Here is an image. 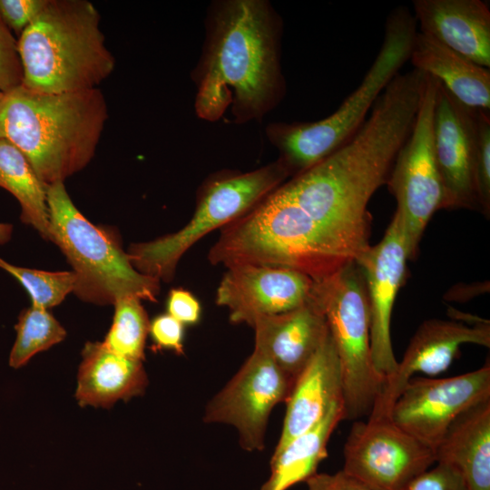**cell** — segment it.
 <instances>
[{"mask_svg":"<svg viewBox=\"0 0 490 490\" xmlns=\"http://www.w3.org/2000/svg\"><path fill=\"white\" fill-rule=\"evenodd\" d=\"M423 90L417 72L397 74L344 145L221 228L210 262L287 268L315 281L356 262L370 246L368 203L412 131Z\"/></svg>","mask_w":490,"mask_h":490,"instance_id":"6da1fadb","label":"cell"},{"mask_svg":"<svg viewBox=\"0 0 490 490\" xmlns=\"http://www.w3.org/2000/svg\"><path fill=\"white\" fill-rule=\"evenodd\" d=\"M191 71L196 116L209 122L261 121L283 100V20L268 0H214Z\"/></svg>","mask_w":490,"mask_h":490,"instance_id":"7a4b0ae2","label":"cell"},{"mask_svg":"<svg viewBox=\"0 0 490 490\" xmlns=\"http://www.w3.org/2000/svg\"><path fill=\"white\" fill-rule=\"evenodd\" d=\"M107 118L106 100L98 88L44 93L21 85L5 94L0 139L16 147L49 186L90 162Z\"/></svg>","mask_w":490,"mask_h":490,"instance_id":"3957f363","label":"cell"},{"mask_svg":"<svg viewBox=\"0 0 490 490\" xmlns=\"http://www.w3.org/2000/svg\"><path fill=\"white\" fill-rule=\"evenodd\" d=\"M100 15L86 0H47L20 34L22 86L44 93L98 88L113 71Z\"/></svg>","mask_w":490,"mask_h":490,"instance_id":"277c9868","label":"cell"},{"mask_svg":"<svg viewBox=\"0 0 490 490\" xmlns=\"http://www.w3.org/2000/svg\"><path fill=\"white\" fill-rule=\"evenodd\" d=\"M416 25L407 6L393 9L371 66L335 112L318 121L275 122L266 126V137L279 152L277 160L290 177L329 156L360 129L379 95L409 61Z\"/></svg>","mask_w":490,"mask_h":490,"instance_id":"5b68a950","label":"cell"},{"mask_svg":"<svg viewBox=\"0 0 490 490\" xmlns=\"http://www.w3.org/2000/svg\"><path fill=\"white\" fill-rule=\"evenodd\" d=\"M50 240L76 276L74 292L83 300L113 304L123 297L157 301L160 280L139 272L111 230L93 224L75 207L64 182L47 186Z\"/></svg>","mask_w":490,"mask_h":490,"instance_id":"8992f818","label":"cell"},{"mask_svg":"<svg viewBox=\"0 0 490 490\" xmlns=\"http://www.w3.org/2000/svg\"><path fill=\"white\" fill-rule=\"evenodd\" d=\"M289 177L279 160L246 172L211 176L201 186L195 211L183 228L131 245L127 253L132 266L144 275L170 281L183 254L199 240L247 213Z\"/></svg>","mask_w":490,"mask_h":490,"instance_id":"52a82bcc","label":"cell"},{"mask_svg":"<svg viewBox=\"0 0 490 490\" xmlns=\"http://www.w3.org/2000/svg\"><path fill=\"white\" fill-rule=\"evenodd\" d=\"M314 297L325 315L338 358L344 420L368 416L383 381L372 362L368 297L358 265L351 262L316 281Z\"/></svg>","mask_w":490,"mask_h":490,"instance_id":"ba28073f","label":"cell"},{"mask_svg":"<svg viewBox=\"0 0 490 490\" xmlns=\"http://www.w3.org/2000/svg\"><path fill=\"white\" fill-rule=\"evenodd\" d=\"M438 81L426 74L423 94L412 131L399 149L387 185L397 201L409 260L416 256L431 217L445 208V192L433 148V119Z\"/></svg>","mask_w":490,"mask_h":490,"instance_id":"9c48e42d","label":"cell"},{"mask_svg":"<svg viewBox=\"0 0 490 490\" xmlns=\"http://www.w3.org/2000/svg\"><path fill=\"white\" fill-rule=\"evenodd\" d=\"M295 381L254 348L234 376L207 404L203 421L226 424L238 432L245 451H261L272 409L286 402Z\"/></svg>","mask_w":490,"mask_h":490,"instance_id":"30bf717a","label":"cell"},{"mask_svg":"<svg viewBox=\"0 0 490 490\" xmlns=\"http://www.w3.org/2000/svg\"><path fill=\"white\" fill-rule=\"evenodd\" d=\"M343 454V470L372 490H405L436 464L435 452L390 418L354 421Z\"/></svg>","mask_w":490,"mask_h":490,"instance_id":"8fae6325","label":"cell"},{"mask_svg":"<svg viewBox=\"0 0 490 490\" xmlns=\"http://www.w3.org/2000/svg\"><path fill=\"white\" fill-rule=\"evenodd\" d=\"M490 398V364L446 378L411 377L393 404L389 418L434 452L452 421Z\"/></svg>","mask_w":490,"mask_h":490,"instance_id":"7c38bea8","label":"cell"},{"mask_svg":"<svg viewBox=\"0 0 490 490\" xmlns=\"http://www.w3.org/2000/svg\"><path fill=\"white\" fill-rule=\"evenodd\" d=\"M408 260L402 224L394 214L382 240L369 246L356 261L367 290L372 362L383 384L397 369L390 324L397 295L406 280Z\"/></svg>","mask_w":490,"mask_h":490,"instance_id":"4fadbf2b","label":"cell"},{"mask_svg":"<svg viewBox=\"0 0 490 490\" xmlns=\"http://www.w3.org/2000/svg\"><path fill=\"white\" fill-rule=\"evenodd\" d=\"M316 281L287 268L239 264L227 268L216 303L229 311L232 323L252 326L261 317L292 310L309 301Z\"/></svg>","mask_w":490,"mask_h":490,"instance_id":"5bb4252c","label":"cell"},{"mask_svg":"<svg viewBox=\"0 0 490 490\" xmlns=\"http://www.w3.org/2000/svg\"><path fill=\"white\" fill-rule=\"evenodd\" d=\"M439 82L433 119L434 154L445 192V208L477 211L474 188L477 113Z\"/></svg>","mask_w":490,"mask_h":490,"instance_id":"9a60e30c","label":"cell"},{"mask_svg":"<svg viewBox=\"0 0 490 490\" xmlns=\"http://www.w3.org/2000/svg\"><path fill=\"white\" fill-rule=\"evenodd\" d=\"M466 343L489 348V321L484 319L475 325L437 318L424 321L412 337L396 373L383 384L368 417L389 418L393 404L415 374L436 376L446 371Z\"/></svg>","mask_w":490,"mask_h":490,"instance_id":"2e32d148","label":"cell"},{"mask_svg":"<svg viewBox=\"0 0 490 490\" xmlns=\"http://www.w3.org/2000/svg\"><path fill=\"white\" fill-rule=\"evenodd\" d=\"M255 347L294 381L309 363L328 333L323 310L314 294L292 310L257 318Z\"/></svg>","mask_w":490,"mask_h":490,"instance_id":"e0dca14e","label":"cell"},{"mask_svg":"<svg viewBox=\"0 0 490 490\" xmlns=\"http://www.w3.org/2000/svg\"><path fill=\"white\" fill-rule=\"evenodd\" d=\"M420 33L490 68V9L482 0H414Z\"/></svg>","mask_w":490,"mask_h":490,"instance_id":"ac0fdd59","label":"cell"},{"mask_svg":"<svg viewBox=\"0 0 490 490\" xmlns=\"http://www.w3.org/2000/svg\"><path fill=\"white\" fill-rule=\"evenodd\" d=\"M343 387L336 348L329 332L299 376L286 401L282 430L273 453L318 424L337 403Z\"/></svg>","mask_w":490,"mask_h":490,"instance_id":"d6986e66","label":"cell"},{"mask_svg":"<svg viewBox=\"0 0 490 490\" xmlns=\"http://www.w3.org/2000/svg\"><path fill=\"white\" fill-rule=\"evenodd\" d=\"M82 356L75 392L80 406L107 408L144 393L148 377L142 360L118 355L103 342H87Z\"/></svg>","mask_w":490,"mask_h":490,"instance_id":"ffe728a7","label":"cell"},{"mask_svg":"<svg viewBox=\"0 0 490 490\" xmlns=\"http://www.w3.org/2000/svg\"><path fill=\"white\" fill-rule=\"evenodd\" d=\"M436 463L454 467L468 490H490V398L461 412L435 449Z\"/></svg>","mask_w":490,"mask_h":490,"instance_id":"44dd1931","label":"cell"},{"mask_svg":"<svg viewBox=\"0 0 490 490\" xmlns=\"http://www.w3.org/2000/svg\"><path fill=\"white\" fill-rule=\"evenodd\" d=\"M409 61L414 69L435 77L463 104L490 111V70L436 39L417 32Z\"/></svg>","mask_w":490,"mask_h":490,"instance_id":"7402d4cb","label":"cell"},{"mask_svg":"<svg viewBox=\"0 0 490 490\" xmlns=\"http://www.w3.org/2000/svg\"><path fill=\"white\" fill-rule=\"evenodd\" d=\"M343 420V403L339 402L332 406L318 424L273 453L270 476L260 490H288L315 475L320 462L328 456L327 446L332 432Z\"/></svg>","mask_w":490,"mask_h":490,"instance_id":"603a6c76","label":"cell"},{"mask_svg":"<svg viewBox=\"0 0 490 490\" xmlns=\"http://www.w3.org/2000/svg\"><path fill=\"white\" fill-rule=\"evenodd\" d=\"M0 187L19 201L22 221L50 240L47 186L40 181L24 155L4 139H0Z\"/></svg>","mask_w":490,"mask_h":490,"instance_id":"cb8c5ba5","label":"cell"},{"mask_svg":"<svg viewBox=\"0 0 490 490\" xmlns=\"http://www.w3.org/2000/svg\"><path fill=\"white\" fill-rule=\"evenodd\" d=\"M15 330L16 338L9 356V365L14 368L25 365L36 353L61 342L66 335L47 309L34 306L20 313Z\"/></svg>","mask_w":490,"mask_h":490,"instance_id":"d4e9b609","label":"cell"},{"mask_svg":"<svg viewBox=\"0 0 490 490\" xmlns=\"http://www.w3.org/2000/svg\"><path fill=\"white\" fill-rule=\"evenodd\" d=\"M113 305V323L103 344L118 355L143 360L150 320L141 299L123 297Z\"/></svg>","mask_w":490,"mask_h":490,"instance_id":"484cf974","label":"cell"},{"mask_svg":"<svg viewBox=\"0 0 490 490\" xmlns=\"http://www.w3.org/2000/svg\"><path fill=\"white\" fill-rule=\"evenodd\" d=\"M0 268L15 278L28 292L32 306L47 309L74 290V271H44L13 265L0 258Z\"/></svg>","mask_w":490,"mask_h":490,"instance_id":"4316f807","label":"cell"},{"mask_svg":"<svg viewBox=\"0 0 490 490\" xmlns=\"http://www.w3.org/2000/svg\"><path fill=\"white\" fill-rule=\"evenodd\" d=\"M474 188L477 211L490 215V111L478 110L474 162Z\"/></svg>","mask_w":490,"mask_h":490,"instance_id":"83f0119b","label":"cell"},{"mask_svg":"<svg viewBox=\"0 0 490 490\" xmlns=\"http://www.w3.org/2000/svg\"><path fill=\"white\" fill-rule=\"evenodd\" d=\"M22 83L23 67L17 40L0 17V91L6 93Z\"/></svg>","mask_w":490,"mask_h":490,"instance_id":"f1b7e54d","label":"cell"},{"mask_svg":"<svg viewBox=\"0 0 490 490\" xmlns=\"http://www.w3.org/2000/svg\"><path fill=\"white\" fill-rule=\"evenodd\" d=\"M405 490H468L467 485L454 467L436 463L432 468H428L413 481Z\"/></svg>","mask_w":490,"mask_h":490,"instance_id":"f546056e","label":"cell"},{"mask_svg":"<svg viewBox=\"0 0 490 490\" xmlns=\"http://www.w3.org/2000/svg\"><path fill=\"white\" fill-rule=\"evenodd\" d=\"M46 3L47 0H0V17L10 30L20 36Z\"/></svg>","mask_w":490,"mask_h":490,"instance_id":"4dcf8cb0","label":"cell"},{"mask_svg":"<svg viewBox=\"0 0 490 490\" xmlns=\"http://www.w3.org/2000/svg\"><path fill=\"white\" fill-rule=\"evenodd\" d=\"M183 324L171 315L162 314L150 321L149 334L157 348L183 353Z\"/></svg>","mask_w":490,"mask_h":490,"instance_id":"1f68e13d","label":"cell"},{"mask_svg":"<svg viewBox=\"0 0 490 490\" xmlns=\"http://www.w3.org/2000/svg\"><path fill=\"white\" fill-rule=\"evenodd\" d=\"M166 308L168 314L183 325L196 324L201 318L199 300L182 289H173L169 292Z\"/></svg>","mask_w":490,"mask_h":490,"instance_id":"d6a6232c","label":"cell"},{"mask_svg":"<svg viewBox=\"0 0 490 490\" xmlns=\"http://www.w3.org/2000/svg\"><path fill=\"white\" fill-rule=\"evenodd\" d=\"M304 483L307 490H372L343 469L335 474L316 473Z\"/></svg>","mask_w":490,"mask_h":490,"instance_id":"836d02e7","label":"cell"},{"mask_svg":"<svg viewBox=\"0 0 490 490\" xmlns=\"http://www.w3.org/2000/svg\"><path fill=\"white\" fill-rule=\"evenodd\" d=\"M13 226L0 222V245L6 243L12 236Z\"/></svg>","mask_w":490,"mask_h":490,"instance_id":"e575fe53","label":"cell"},{"mask_svg":"<svg viewBox=\"0 0 490 490\" xmlns=\"http://www.w3.org/2000/svg\"><path fill=\"white\" fill-rule=\"evenodd\" d=\"M5 93H3L2 91H0V109H1V106H2V103H3V101H4V98H5Z\"/></svg>","mask_w":490,"mask_h":490,"instance_id":"d590c367","label":"cell"}]
</instances>
